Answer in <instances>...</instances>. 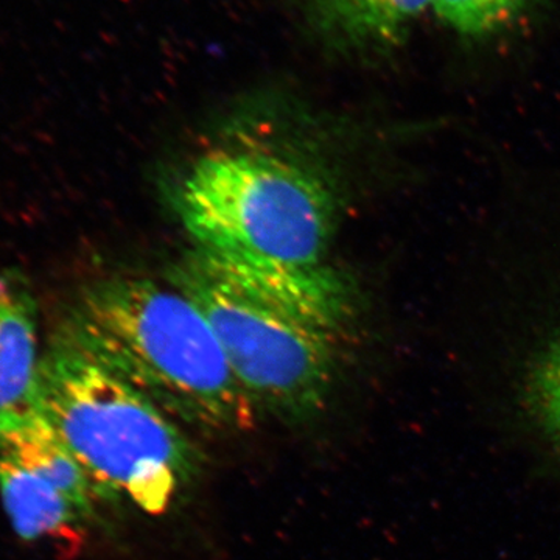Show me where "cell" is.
<instances>
[{
	"label": "cell",
	"mask_w": 560,
	"mask_h": 560,
	"mask_svg": "<svg viewBox=\"0 0 560 560\" xmlns=\"http://www.w3.org/2000/svg\"><path fill=\"white\" fill-rule=\"evenodd\" d=\"M57 329L153 400L206 433L249 430L259 411L190 298L143 278L95 280Z\"/></svg>",
	"instance_id": "6da1fadb"
},
{
	"label": "cell",
	"mask_w": 560,
	"mask_h": 560,
	"mask_svg": "<svg viewBox=\"0 0 560 560\" xmlns=\"http://www.w3.org/2000/svg\"><path fill=\"white\" fill-rule=\"evenodd\" d=\"M54 427L101 500L165 514L205 458L172 416L55 329L25 400Z\"/></svg>",
	"instance_id": "7a4b0ae2"
},
{
	"label": "cell",
	"mask_w": 560,
	"mask_h": 560,
	"mask_svg": "<svg viewBox=\"0 0 560 560\" xmlns=\"http://www.w3.org/2000/svg\"><path fill=\"white\" fill-rule=\"evenodd\" d=\"M176 210L195 248L268 264H324L334 190L307 165L260 150H215L189 168Z\"/></svg>",
	"instance_id": "3957f363"
},
{
	"label": "cell",
	"mask_w": 560,
	"mask_h": 560,
	"mask_svg": "<svg viewBox=\"0 0 560 560\" xmlns=\"http://www.w3.org/2000/svg\"><path fill=\"white\" fill-rule=\"evenodd\" d=\"M168 278L205 313L257 411L283 423L318 418L340 370V335L235 289L194 250L173 265Z\"/></svg>",
	"instance_id": "277c9868"
},
{
	"label": "cell",
	"mask_w": 560,
	"mask_h": 560,
	"mask_svg": "<svg viewBox=\"0 0 560 560\" xmlns=\"http://www.w3.org/2000/svg\"><path fill=\"white\" fill-rule=\"evenodd\" d=\"M0 499L27 541L90 521L101 500L65 441L27 404L0 412Z\"/></svg>",
	"instance_id": "5b68a950"
},
{
	"label": "cell",
	"mask_w": 560,
	"mask_h": 560,
	"mask_svg": "<svg viewBox=\"0 0 560 560\" xmlns=\"http://www.w3.org/2000/svg\"><path fill=\"white\" fill-rule=\"evenodd\" d=\"M208 270L235 289L271 307L340 335L353 315V290L349 280L326 264H268L234 259L195 248Z\"/></svg>",
	"instance_id": "8992f818"
},
{
	"label": "cell",
	"mask_w": 560,
	"mask_h": 560,
	"mask_svg": "<svg viewBox=\"0 0 560 560\" xmlns=\"http://www.w3.org/2000/svg\"><path fill=\"white\" fill-rule=\"evenodd\" d=\"M302 31L338 57H374L399 47L433 0H291Z\"/></svg>",
	"instance_id": "52a82bcc"
},
{
	"label": "cell",
	"mask_w": 560,
	"mask_h": 560,
	"mask_svg": "<svg viewBox=\"0 0 560 560\" xmlns=\"http://www.w3.org/2000/svg\"><path fill=\"white\" fill-rule=\"evenodd\" d=\"M39 311L24 271H0V412L20 407L31 396L38 374Z\"/></svg>",
	"instance_id": "ba28073f"
},
{
	"label": "cell",
	"mask_w": 560,
	"mask_h": 560,
	"mask_svg": "<svg viewBox=\"0 0 560 560\" xmlns=\"http://www.w3.org/2000/svg\"><path fill=\"white\" fill-rule=\"evenodd\" d=\"M534 0H433L445 25L469 38H481L508 27Z\"/></svg>",
	"instance_id": "9c48e42d"
},
{
	"label": "cell",
	"mask_w": 560,
	"mask_h": 560,
	"mask_svg": "<svg viewBox=\"0 0 560 560\" xmlns=\"http://www.w3.org/2000/svg\"><path fill=\"white\" fill-rule=\"evenodd\" d=\"M534 386L541 423L560 444V341L541 363Z\"/></svg>",
	"instance_id": "30bf717a"
}]
</instances>
